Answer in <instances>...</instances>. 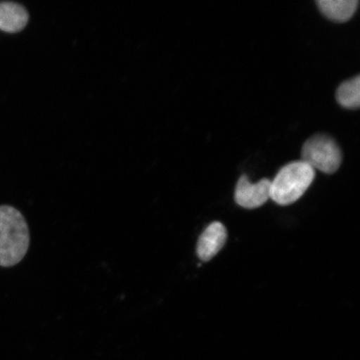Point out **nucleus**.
<instances>
[{
	"label": "nucleus",
	"mask_w": 360,
	"mask_h": 360,
	"mask_svg": "<svg viewBox=\"0 0 360 360\" xmlns=\"http://www.w3.org/2000/svg\"><path fill=\"white\" fill-rule=\"evenodd\" d=\"M28 224L19 210L0 206V266L12 267L25 258L29 250Z\"/></svg>",
	"instance_id": "1"
},
{
	"label": "nucleus",
	"mask_w": 360,
	"mask_h": 360,
	"mask_svg": "<svg viewBox=\"0 0 360 360\" xmlns=\"http://www.w3.org/2000/svg\"><path fill=\"white\" fill-rule=\"evenodd\" d=\"M315 170L304 161H295L278 171L270 186V199L282 206L294 204L311 186Z\"/></svg>",
	"instance_id": "2"
},
{
	"label": "nucleus",
	"mask_w": 360,
	"mask_h": 360,
	"mask_svg": "<svg viewBox=\"0 0 360 360\" xmlns=\"http://www.w3.org/2000/svg\"><path fill=\"white\" fill-rule=\"evenodd\" d=\"M302 161L314 169L325 174H334L340 167L342 152L331 137L316 134L304 143Z\"/></svg>",
	"instance_id": "3"
},
{
	"label": "nucleus",
	"mask_w": 360,
	"mask_h": 360,
	"mask_svg": "<svg viewBox=\"0 0 360 360\" xmlns=\"http://www.w3.org/2000/svg\"><path fill=\"white\" fill-rule=\"evenodd\" d=\"M270 186L271 180L268 179L251 184L247 175H242L236 188V204L247 210L259 208L270 199Z\"/></svg>",
	"instance_id": "4"
},
{
	"label": "nucleus",
	"mask_w": 360,
	"mask_h": 360,
	"mask_svg": "<svg viewBox=\"0 0 360 360\" xmlns=\"http://www.w3.org/2000/svg\"><path fill=\"white\" fill-rule=\"evenodd\" d=\"M227 231L220 222H214L207 227L198 241L197 255L202 261L207 262L212 259L227 240Z\"/></svg>",
	"instance_id": "5"
},
{
	"label": "nucleus",
	"mask_w": 360,
	"mask_h": 360,
	"mask_svg": "<svg viewBox=\"0 0 360 360\" xmlns=\"http://www.w3.org/2000/svg\"><path fill=\"white\" fill-rule=\"evenodd\" d=\"M28 20V12L20 4L0 2V30L7 33L20 32Z\"/></svg>",
	"instance_id": "6"
},
{
	"label": "nucleus",
	"mask_w": 360,
	"mask_h": 360,
	"mask_svg": "<svg viewBox=\"0 0 360 360\" xmlns=\"http://www.w3.org/2000/svg\"><path fill=\"white\" fill-rule=\"evenodd\" d=\"M317 4L323 15L338 22L348 21L356 12L358 0H318Z\"/></svg>",
	"instance_id": "7"
},
{
	"label": "nucleus",
	"mask_w": 360,
	"mask_h": 360,
	"mask_svg": "<svg viewBox=\"0 0 360 360\" xmlns=\"http://www.w3.org/2000/svg\"><path fill=\"white\" fill-rule=\"evenodd\" d=\"M336 100L342 107L348 110H357L360 105V78L345 81L336 91Z\"/></svg>",
	"instance_id": "8"
}]
</instances>
